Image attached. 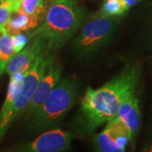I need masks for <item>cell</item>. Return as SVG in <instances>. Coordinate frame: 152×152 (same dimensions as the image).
Instances as JSON below:
<instances>
[{
	"label": "cell",
	"mask_w": 152,
	"mask_h": 152,
	"mask_svg": "<svg viewBox=\"0 0 152 152\" xmlns=\"http://www.w3.org/2000/svg\"><path fill=\"white\" fill-rule=\"evenodd\" d=\"M139 68L129 65L111 80L97 89L88 87L80 99L78 129L83 135L91 134L118 114L120 104L135 93Z\"/></svg>",
	"instance_id": "6da1fadb"
},
{
	"label": "cell",
	"mask_w": 152,
	"mask_h": 152,
	"mask_svg": "<svg viewBox=\"0 0 152 152\" xmlns=\"http://www.w3.org/2000/svg\"><path fill=\"white\" fill-rule=\"evenodd\" d=\"M83 18L77 0H54L48 7L42 24L29 32L30 38L42 40L48 50L60 48L80 30Z\"/></svg>",
	"instance_id": "7a4b0ae2"
},
{
	"label": "cell",
	"mask_w": 152,
	"mask_h": 152,
	"mask_svg": "<svg viewBox=\"0 0 152 152\" xmlns=\"http://www.w3.org/2000/svg\"><path fill=\"white\" fill-rule=\"evenodd\" d=\"M52 57L47 51L39 56L25 74H15L10 77L5 100L0 111V141L17 118L26 113L38 82Z\"/></svg>",
	"instance_id": "3957f363"
},
{
	"label": "cell",
	"mask_w": 152,
	"mask_h": 152,
	"mask_svg": "<svg viewBox=\"0 0 152 152\" xmlns=\"http://www.w3.org/2000/svg\"><path fill=\"white\" fill-rule=\"evenodd\" d=\"M78 94L75 78L60 80L31 117V130L40 132L57 127L75 105Z\"/></svg>",
	"instance_id": "277c9868"
},
{
	"label": "cell",
	"mask_w": 152,
	"mask_h": 152,
	"mask_svg": "<svg viewBox=\"0 0 152 152\" xmlns=\"http://www.w3.org/2000/svg\"><path fill=\"white\" fill-rule=\"evenodd\" d=\"M121 17L107 16L100 11L93 14L80 26V31L73 42L74 48L80 55L97 52L113 37Z\"/></svg>",
	"instance_id": "5b68a950"
},
{
	"label": "cell",
	"mask_w": 152,
	"mask_h": 152,
	"mask_svg": "<svg viewBox=\"0 0 152 152\" xmlns=\"http://www.w3.org/2000/svg\"><path fill=\"white\" fill-rule=\"evenodd\" d=\"M132 138L129 129L116 116L107 123L103 130L94 136V145L98 151L123 152Z\"/></svg>",
	"instance_id": "8992f818"
},
{
	"label": "cell",
	"mask_w": 152,
	"mask_h": 152,
	"mask_svg": "<svg viewBox=\"0 0 152 152\" xmlns=\"http://www.w3.org/2000/svg\"><path fill=\"white\" fill-rule=\"evenodd\" d=\"M73 134L61 129L45 130L32 141L26 143L18 151L28 152H62L69 149Z\"/></svg>",
	"instance_id": "52a82bcc"
},
{
	"label": "cell",
	"mask_w": 152,
	"mask_h": 152,
	"mask_svg": "<svg viewBox=\"0 0 152 152\" xmlns=\"http://www.w3.org/2000/svg\"><path fill=\"white\" fill-rule=\"evenodd\" d=\"M62 65L53 57L48 63L44 74L42 76L41 80L38 82L37 89L33 95V97L28 106L26 110L27 117H31L34 113L37 111L39 106L43 102L49 93L53 91L56 85L59 82L62 76Z\"/></svg>",
	"instance_id": "ba28073f"
},
{
	"label": "cell",
	"mask_w": 152,
	"mask_h": 152,
	"mask_svg": "<svg viewBox=\"0 0 152 152\" xmlns=\"http://www.w3.org/2000/svg\"><path fill=\"white\" fill-rule=\"evenodd\" d=\"M31 40V42L17 53L8 64L5 72L10 77L15 74H25L35 64L40 55L48 51L42 40L37 37Z\"/></svg>",
	"instance_id": "9c48e42d"
},
{
	"label": "cell",
	"mask_w": 152,
	"mask_h": 152,
	"mask_svg": "<svg viewBox=\"0 0 152 152\" xmlns=\"http://www.w3.org/2000/svg\"><path fill=\"white\" fill-rule=\"evenodd\" d=\"M117 116L129 129L132 137L135 136L140 130L141 124L139 101L136 98L135 94H132L122 102Z\"/></svg>",
	"instance_id": "30bf717a"
},
{
	"label": "cell",
	"mask_w": 152,
	"mask_h": 152,
	"mask_svg": "<svg viewBox=\"0 0 152 152\" xmlns=\"http://www.w3.org/2000/svg\"><path fill=\"white\" fill-rule=\"evenodd\" d=\"M40 20L39 18L28 15L20 8V10L12 15L5 29L10 34L27 32L37 28L40 26Z\"/></svg>",
	"instance_id": "8fae6325"
},
{
	"label": "cell",
	"mask_w": 152,
	"mask_h": 152,
	"mask_svg": "<svg viewBox=\"0 0 152 152\" xmlns=\"http://www.w3.org/2000/svg\"><path fill=\"white\" fill-rule=\"evenodd\" d=\"M16 53L11 34L6 29L0 30V78L5 71L10 61Z\"/></svg>",
	"instance_id": "7c38bea8"
},
{
	"label": "cell",
	"mask_w": 152,
	"mask_h": 152,
	"mask_svg": "<svg viewBox=\"0 0 152 152\" xmlns=\"http://www.w3.org/2000/svg\"><path fill=\"white\" fill-rule=\"evenodd\" d=\"M129 10L123 0H103L100 12L107 16L122 17Z\"/></svg>",
	"instance_id": "4fadbf2b"
},
{
	"label": "cell",
	"mask_w": 152,
	"mask_h": 152,
	"mask_svg": "<svg viewBox=\"0 0 152 152\" xmlns=\"http://www.w3.org/2000/svg\"><path fill=\"white\" fill-rule=\"evenodd\" d=\"M21 1L0 0V30L5 29L12 15L20 10Z\"/></svg>",
	"instance_id": "5bb4252c"
},
{
	"label": "cell",
	"mask_w": 152,
	"mask_h": 152,
	"mask_svg": "<svg viewBox=\"0 0 152 152\" xmlns=\"http://www.w3.org/2000/svg\"><path fill=\"white\" fill-rule=\"evenodd\" d=\"M48 0H21V8L28 15L43 20Z\"/></svg>",
	"instance_id": "9a60e30c"
},
{
	"label": "cell",
	"mask_w": 152,
	"mask_h": 152,
	"mask_svg": "<svg viewBox=\"0 0 152 152\" xmlns=\"http://www.w3.org/2000/svg\"><path fill=\"white\" fill-rule=\"evenodd\" d=\"M11 37H12V41H13V43L17 53L21 51L22 49L27 45L28 42L31 40L29 33L26 34L25 32L11 34Z\"/></svg>",
	"instance_id": "2e32d148"
},
{
	"label": "cell",
	"mask_w": 152,
	"mask_h": 152,
	"mask_svg": "<svg viewBox=\"0 0 152 152\" xmlns=\"http://www.w3.org/2000/svg\"><path fill=\"white\" fill-rule=\"evenodd\" d=\"M123 1H124L125 4L129 7V9H130L131 7L136 5L137 4L140 3L143 0H123Z\"/></svg>",
	"instance_id": "e0dca14e"
},
{
	"label": "cell",
	"mask_w": 152,
	"mask_h": 152,
	"mask_svg": "<svg viewBox=\"0 0 152 152\" xmlns=\"http://www.w3.org/2000/svg\"><path fill=\"white\" fill-rule=\"evenodd\" d=\"M53 1H54V0H48V2H50V3H51V2H53Z\"/></svg>",
	"instance_id": "ac0fdd59"
},
{
	"label": "cell",
	"mask_w": 152,
	"mask_h": 152,
	"mask_svg": "<svg viewBox=\"0 0 152 152\" xmlns=\"http://www.w3.org/2000/svg\"><path fill=\"white\" fill-rule=\"evenodd\" d=\"M11 1H21V0H11Z\"/></svg>",
	"instance_id": "d6986e66"
}]
</instances>
